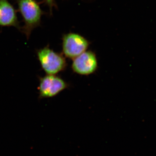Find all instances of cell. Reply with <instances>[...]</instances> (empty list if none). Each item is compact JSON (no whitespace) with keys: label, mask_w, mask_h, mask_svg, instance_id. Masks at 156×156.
I'll list each match as a JSON object with an SVG mask.
<instances>
[{"label":"cell","mask_w":156,"mask_h":156,"mask_svg":"<svg viewBox=\"0 0 156 156\" xmlns=\"http://www.w3.org/2000/svg\"><path fill=\"white\" fill-rule=\"evenodd\" d=\"M24 26L21 30L28 39L32 31L41 24L43 12L36 0H17Z\"/></svg>","instance_id":"6da1fadb"},{"label":"cell","mask_w":156,"mask_h":156,"mask_svg":"<svg viewBox=\"0 0 156 156\" xmlns=\"http://www.w3.org/2000/svg\"><path fill=\"white\" fill-rule=\"evenodd\" d=\"M67 87V83L56 75H47L39 78V97L43 98L54 97Z\"/></svg>","instance_id":"277c9868"},{"label":"cell","mask_w":156,"mask_h":156,"mask_svg":"<svg viewBox=\"0 0 156 156\" xmlns=\"http://www.w3.org/2000/svg\"><path fill=\"white\" fill-rule=\"evenodd\" d=\"M45 3L48 5V7H49L50 12H52V10L53 7L55 6V0H44Z\"/></svg>","instance_id":"52a82bcc"},{"label":"cell","mask_w":156,"mask_h":156,"mask_svg":"<svg viewBox=\"0 0 156 156\" xmlns=\"http://www.w3.org/2000/svg\"><path fill=\"white\" fill-rule=\"evenodd\" d=\"M0 26L20 30L16 11L9 0H0Z\"/></svg>","instance_id":"8992f818"},{"label":"cell","mask_w":156,"mask_h":156,"mask_svg":"<svg viewBox=\"0 0 156 156\" xmlns=\"http://www.w3.org/2000/svg\"><path fill=\"white\" fill-rule=\"evenodd\" d=\"M72 68L75 73L81 75L93 73L98 68L96 55L92 51H85L73 59Z\"/></svg>","instance_id":"5b68a950"},{"label":"cell","mask_w":156,"mask_h":156,"mask_svg":"<svg viewBox=\"0 0 156 156\" xmlns=\"http://www.w3.org/2000/svg\"><path fill=\"white\" fill-rule=\"evenodd\" d=\"M62 51L65 56L73 59L87 51L89 42L79 34L70 33L62 36Z\"/></svg>","instance_id":"3957f363"},{"label":"cell","mask_w":156,"mask_h":156,"mask_svg":"<svg viewBox=\"0 0 156 156\" xmlns=\"http://www.w3.org/2000/svg\"><path fill=\"white\" fill-rule=\"evenodd\" d=\"M37 55L42 69L47 75H56L66 67L64 56L51 50L48 46L38 50Z\"/></svg>","instance_id":"7a4b0ae2"}]
</instances>
